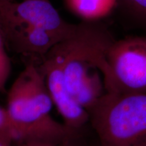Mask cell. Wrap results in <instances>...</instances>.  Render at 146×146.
<instances>
[{
  "mask_svg": "<svg viewBox=\"0 0 146 146\" xmlns=\"http://www.w3.org/2000/svg\"><path fill=\"white\" fill-rule=\"evenodd\" d=\"M115 40L101 21H82L70 36L50 51L61 64L70 95L89 112L107 92L106 56Z\"/></svg>",
  "mask_w": 146,
  "mask_h": 146,
  "instance_id": "cell-1",
  "label": "cell"
},
{
  "mask_svg": "<svg viewBox=\"0 0 146 146\" xmlns=\"http://www.w3.org/2000/svg\"><path fill=\"white\" fill-rule=\"evenodd\" d=\"M76 25L65 21L49 0L0 2V35L7 50L32 61L41 62Z\"/></svg>",
  "mask_w": 146,
  "mask_h": 146,
  "instance_id": "cell-2",
  "label": "cell"
},
{
  "mask_svg": "<svg viewBox=\"0 0 146 146\" xmlns=\"http://www.w3.org/2000/svg\"><path fill=\"white\" fill-rule=\"evenodd\" d=\"M89 113L100 146H146V92H106Z\"/></svg>",
  "mask_w": 146,
  "mask_h": 146,
  "instance_id": "cell-3",
  "label": "cell"
},
{
  "mask_svg": "<svg viewBox=\"0 0 146 146\" xmlns=\"http://www.w3.org/2000/svg\"><path fill=\"white\" fill-rule=\"evenodd\" d=\"M53 104L44 76L36 63L26 66L11 85L7 112L18 125L32 129L44 139H62L77 135L50 115Z\"/></svg>",
  "mask_w": 146,
  "mask_h": 146,
  "instance_id": "cell-4",
  "label": "cell"
},
{
  "mask_svg": "<svg viewBox=\"0 0 146 146\" xmlns=\"http://www.w3.org/2000/svg\"><path fill=\"white\" fill-rule=\"evenodd\" d=\"M106 60L107 92H146V36L116 39Z\"/></svg>",
  "mask_w": 146,
  "mask_h": 146,
  "instance_id": "cell-5",
  "label": "cell"
},
{
  "mask_svg": "<svg viewBox=\"0 0 146 146\" xmlns=\"http://www.w3.org/2000/svg\"><path fill=\"white\" fill-rule=\"evenodd\" d=\"M38 66L44 76L53 104L62 118L63 123L78 133L89 123V113L72 98L67 89L59 60L49 52Z\"/></svg>",
  "mask_w": 146,
  "mask_h": 146,
  "instance_id": "cell-6",
  "label": "cell"
},
{
  "mask_svg": "<svg viewBox=\"0 0 146 146\" xmlns=\"http://www.w3.org/2000/svg\"><path fill=\"white\" fill-rule=\"evenodd\" d=\"M65 7L85 21H101L115 11L117 0H63Z\"/></svg>",
  "mask_w": 146,
  "mask_h": 146,
  "instance_id": "cell-7",
  "label": "cell"
},
{
  "mask_svg": "<svg viewBox=\"0 0 146 146\" xmlns=\"http://www.w3.org/2000/svg\"><path fill=\"white\" fill-rule=\"evenodd\" d=\"M115 11L135 28L146 32V0H117Z\"/></svg>",
  "mask_w": 146,
  "mask_h": 146,
  "instance_id": "cell-8",
  "label": "cell"
},
{
  "mask_svg": "<svg viewBox=\"0 0 146 146\" xmlns=\"http://www.w3.org/2000/svg\"><path fill=\"white\" fill-rule=\"evenodd\" d=\"M0 135L6 136L14 142L26 139H41L37 133L18 125L10 117L6 108L0 106Z\"/></svg>",
  "mask_w": 146,
  "mask_h": 146,
  "instance_id": "cell-9",
  "label": "cell"
},
{
  "mask_svg": "<svg viewBox=\"0 0 146 146\" xmlns=\"http://www.w3.org/2000/svg\"><path fill=\"white\" fill-rule=\"evenodd\" d=\"M76 139V136L62 139H26L14 142V146H79Z\"/></svg>",
  "mask_w": 146,
  "mask_h": 146,
  "instance_id": "cell-10",
  "label": "cell"
},
{
  "mask_svg": "<svg viewBox=\"0 0 146 146\" xmlns=\"http://www.w3.org/2000/svg\"><path fill=\"white\" fill-rule=\"evenodd\" d=\"M7 51L8 50L0 35V94L5 90L12 69L10 58Z\"/></svg>",
  "mask_w": 146,
  "mask_h": 146,
  "instance_id": "cell-11",
  "label": "cell"
},
{
  "mask_svg": "<svg viewBox=\"0 0 146 146\" xmlns=\"http://www.w3.org/2000/svg\"><path fill=\"white\" fill-rule=\"evenodd\" d=\"M14 141L6 136L0 135V146H12Z\"/></svg>",
  "mask_w": 146,
  "mask_h": 146,
  "instance_id": "cell-12",
  "label": "cell"
},
{
  "mask_svg": "<svg viewBox=\"0 0 146 146\" xmlns=\"http://www.w3.org/2000/svg\"><path fill=\"white\" fill-rule=\"evenodd\" d=\"M14 1V0H0V2H3V1Z\"/></svg>",
  "mask_w": 146,
  "mask_h": 146,
  "instance_id": "cell-13",
  "label": "cell"
},
{
  "mask_svg": "<svg viewBox=\"0 0 146 146\" xmlns=\"http://www.w3.org/2000/svg\"><path fill=\"white\" fill-rule=\"evenodd\" d=\"M96 146H100V145H96Z\"/></svg>",
  "mask_w": 146,
  "mask_h": 146,
  "instance_id": "cell-14",
  "label": "cell"
}]
</instances>
